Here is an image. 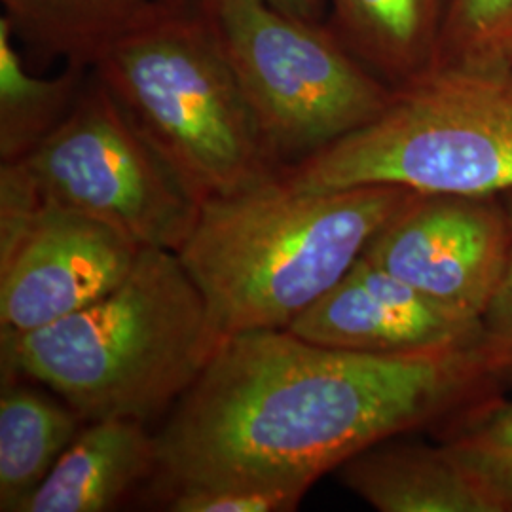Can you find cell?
I'll use <instances>...</instances> for the list:
<instances>
[{
	"label": "cell",
	"mask_w": 512,
	"mask_h": 512,
	"mask_svg": "<svg viewBox=\"0 0 512 512\" xmlns=\"http://www.w3.org/2000/svg\"><path fill=\"white\" fill-rule=\"evenodd\" d=\"M486 372L482 340L376 355L285 329L234 334L156 435L158 476L167 488L247 480L310 490L355 454L450 410Z\"/></svg>",
	"instance_id": "cell-1"
},
{
	"label": "cell",
	"mask_w": 512,
	"mask_h": 512,
	"mask_svg": "<svg viewBox=\"0 0 512 512\" xmlns=\"http://www.w3.org/2000/svg\"><path fill=\"white\" fill-rule=\"evenodd\" d=\"M222 340L179 253L143 247L126 279L92 304L2 338V382L46 385L84 421L148 423L200 378Z\"/></svg>",
	"instance_id": "cell-2"
},
{
	"label": "cell",
	"mask_w": 512,
	"mask_h": 512,
	"mask_svg": "<svg viewBox=\"0 0 512 512\" xmlns=\"http://www.w3.org/2000/svg\"><path fill=\"white\" fill-rule=\"evenodd\" d=\"M418 192H300L277 181L202 202L179 256L222 338L287 329L348 274Z\"/></svg>",
	"instance_id": "cell-3"
},
{
	"label": "cell",
	"mask_w": 512,
	"mask_h": 512,
	"mask_svg": "<svg viewBox=\"0 0 512 512\" xmlns=\"http://www.w3.org/2000/svg\"><path fill=\"white\" fill-rule=\"evenodd\" d=\"M92 73L200 202L277 177L251 107L192 0H165Z\"/></svg>",
	"instance_id": "cell-4"
},
{
	"label": "cell",
	"mask_w": 512,
	"mask_h": 512,
	"mask_svg": "<svg viewBox=\"0 0 512 512\" xmlns=\"http://www.w3.org/2000/svg\"><path fill=\"white\" fill-rule=\"evenodd\" d=\"M300 192L401 186L425 196L512 192L509 74L431 69L393 88L374 120L277 171Z\"/></svg>",
	"instance_id": "cell-5"
},
{
	"label": "cell",
	"mask_w": 512,
	"mask_h": 512,
	"mask_svg": "<svg viewBox=\"0 0 512 512\" xmlns=\"http://www.w3.org/2000/svg\"><path fill=\"white\" fill-rule=\"evenodd\" d=\"M238 80L277 171L363 128L393 86L349 50L329 23L268 0H192Z\"/></svg>",
	"instance_id": "cell-6"
},
{
	"label": "cell",
	"mask_w": 512,
	"mask_h": 512,
	"mask_svg": "<svg viewBox=\"0 0 512 512\" xmlns=\"http://www.w3.org/2000/svg\"><path fill=\"white\" fill-rule=\"evenodd\" d=\"M21 162L50 202L139 247L179 253L200 217V198L93 73L67 120Z\"/></svg>",
	"instance_id": "cell-7"
},
{
	"label": "cell",
	"mask_w": 512,
	"mask_h": 512,
	"mask_svg": "<svg viewBox=\"0 0 512 512\" xmlns=\"http://www.w3.org/2000/svg\"><path fill=\"white\" fill-rule=\"evenodd\" d=\"M143 247L116 228L50 202L0 215L2 338L42 329L120 285Z\"/></svg>",
	"instance_id": "cell-8"
},
{
	"label": "cell",
	"mask_w": 512,
	"mask_h": 512,
	"mask_svg": "<svg viewBox=\"0 0 512 512\" xmlns=\"http://www.w3.org/2000/svg\"><path fill=\"white\" fill-rule=\"evenodd\" d=\"M507 211L492 198L418 194L363 256L450 310L480 319L509 256Z\"/></svg>",
	"instance_id": "cell-9"
},
{
	"label": "cell",
	"mask_w": 512,
	"mask_h": 512,
	"mask_svg": "<svg viewBox=\"0 0 512 512\" xmlns=\"http://www.w3.org/2000/svg\"><path fill=\"white\" fill-rule=\"evenodd\" d=\"M285 330L311 344L376 355L461 348L482 340L480 319L431 300L365 256Z\"/></svg>",
	"instance_id": "cell-10"
},
{
	"label": "cell",
	"mask_w": 512,
	"mask_h": 512,
	"mask_svg": "<svg viewBox=\"0 0 512 512\" xmlns=\"http://www.w3.org/2000/svg\"><path fill=\"white\" fill-rule=\"evenodd\" d=\"M154 475L158 444L145 421H88L21 512L114 511Z\"/></svg>",
	"instance_id": "cell-11"
},
{
	"label": "cell",
	"mask_w": 512,
	"mask_h": 512,
	"mask_svg": "<svg viewBox=\"0 0 512 512\" xmlns=\"http://www.w3.org/2000/svg\"><path fill=\"white\" fill-rule=\"evenodd\" d=\"M340 480L380 512H503L448 446L378 442L338 467Z\"/></svg>",
	"instance_id": "cell-12"
},
{
	"label": "cell",
	"mask_w": 512,
	"mask_h": 512,
	"mask_svg": "<svg viewBox=\"0 0 512 512\" xmlns=\"http://www.w3.org/2000/svg\"><path fill=\"white\" fill-rule=\"evenodd\" d=\"M448 0H329L327 23L393 88L435 65Z\"/></svg>",
	"instance_id": "cell-13"
},
{
	"label": "cell",
	"mask_w": 512,
	"mask_h": 512,
	"mask_svg": "<svg viewBox=\"0 0 512 512\" xmlns=\"http://www.w3.org/2000/svg\"><path fill=\"white\" fill-rule=\"evenodd\" d=\"M165 0H0L16 40L92 71L110 48Z\"/></svg>",
	"instance_id": "cell-14"
},
{
	"label": "cell",
	"mask_w": 512,
	"mask_h": 512,
	"mask_svg": "<svg viewBox=\"0 0 512 512\" xmlns=\"http://www.w3.org/2000/svg\"><path fill=\"white\" fill-rule=\"evenodd\" d=\"M69 403L8 380L0 395V511L21 512L80 431Z\"/></svg>",
	"instance_id": "cell-15"
},
{
	"label": "cell",
	"mask_w": 512,
	"mask_h": 512,
	"mask_svg": "<svg viewBox=\"0 0 512 512\" xmlns=\"http://www.w3.org/2000/svg\"><path fill=\"white\" fill-rule=\"evenodd\" d=\"M88 69L65 65L54 78L29 73L8 19L0 16V162H18L59 128L84 92Z\"/></svg>",
	"instance_id": "cell-16"
},
{
	"label": "cell",
	"mask_w": 512,
	"mask_h": 512,
	"mask_svg": "<svg viewBox=\"0 0 512 512\" xmlns=\"http://www.w3.org/2000/svg\"><path fill=\"white\" fill-rule=\"evenodd\" d=\"M512 65V0H448L433 69L507 74Z\"/></svg>",
	"instance_id": "cell-17"
},
{
	"label": "cell",
	"mask_w": 512,
	"mask_h": 512,
	"mask_svg": "<svg viewBox=\"0 0 512 512\" xmlns=\"http://www.w3.org/2000/svg\"><path fill=\"white\" fill-rule=\"evenodd\" d=\"M446 444L492 492L503 512L512 511V403L482 408Z\"/></svg>",
	"instance_id": "cell-18"
},
{
	"label": "cell",
	"mask_w": 512,
	"mask_h": 512,
	"mask_svg": "<svg viewBox=\"0 0 512 512\" xmlns=\"http://www.w3.org/2000/svg\"><path fill=\"white\" fill-rule=\"evenodd\" d=\"M310 490L272 482H198L169 488L165 509L173 512H291Z\"/></svg>",
	"instance_id": "cell-19"
},
{
	"label": "cell",
	"mask_w": 512,
	"mask_h": 512,
	"mask_svg": "<svg viewBox=\"0 0 512 512\" xmlns=\"http://www.w3.org/2000/svg\"><path fill=\"white\" fill-rule=\"evenodd\" d=\"M509 220V256L501 283L482 317V344L494 370L512 372V196L507 207Z\"/></svg>",
	"instance_id": "cell-20"
},
{
	"label": "cell",
	"mask_w": 512,
	"mask_h": 512,
	"mask_svg": "<svg viewBox=\"0 0 512 512\" xmlns=\"http://www.w3.org/2000/svg\"><path fill=\"white\" fill-rule=\"evenodd\" d=\"M268 2L287 14L313 19V21H323V16L327 14V8H329V0H268Z\"/></svg>",
	"instance_id": "cell-21"
},
{
	"label": "cell",
	"mask_w": 512,
	"mask_h": 512,
	"mask_svg": "<svg viewBox=\"0 0 512 512\" xmlns=\"http://www.w3.org/2000/svg\"><path fill=\"white\" fill-rule=\"evenodd\" d=\"M507 74H509V78H511V82H512V65H511V69H509V73H507Z\"/></svg>",
	"instance_id": "cell-22"
}]
</instances>
